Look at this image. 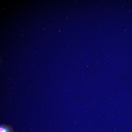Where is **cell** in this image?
<instances>
[{"mask_svg":"<svg viewBox=\"0 0 132 132\" xmlns=\"http://www.w3.org/2000/svg\"><path fill=\"white\" fill-rule=\"evenodd\" d=\"M0 132H13V129L11 126L6 125H1Z\"/></svg>","mask_w":132,"mask_h":132,"instance_id":"1","label":"cell"}]
</instances>
